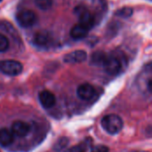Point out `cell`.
<instances>
[{
    "mask_svg": "<svg viewBox=\"0 0 152 152\" xmlns=\"http://www.w3.org/2000/svg\"><path fill=\"white\" fill-rule=\"evenodd\" d=\"M102 126L108 134H117L122 130L124 122L118 115L110 114L102 119Z\"/></svg>",
    "mask_w": 152,
    "mask_h": 152,
    "instance_id": "cell-1",
    "label": "cell"
},
{
    "mask_svg": "<svg viewBox=\"0 0 152 152\" xmlns=\"http://www.w3.org/2000/svg\"><path fill=\"white\" fill-rule=\"evenodd\" d=\"M74 13L78 17L79 23L86 27L88 30L94 26L95 18L85 5H77L74 9Z\"/></svg>",
    "mask_w": 152,
    "mask_h": 152,
    "instance_id": "cell-2",
    "label": "cell"
},
{
    "mask_svg": "<svg viewBox=\"0 0 152 152\" xmlns=\"http://www.w3.org/2000/svg\"><path fill=\"white\" fill-rule=\"evenodd\" d=\"M22 64L14 60H3L0 61V72L4 75L14 77L22 72Z\"/></svg>",
    "mask_w": 152,
    "mask_h": 152,
    "instance_id": "cell-3",
    "label": "cell"
},
{
    "mask_svg": "<svg viewBox=\"0 0 152 152\" xmlns=\"http://www.w3.org/2000/svg\"><path fill=\"white\" fill-rule=\"evenodd\" d=\"M16 20L20 27L30 28L37 22V16L31 10H22L17 13Z\"/></svg>",
    "mask_w": 152,
    "mask_h": 152,
    "instance_id": "cell-4",
    "label": "cell"
},
{
    "mask_svg": "<svg viewBox=\"0 0 152 152\" xmlns=\"http://www.w3.org/2000/svg\"><path fill=\"white\" fill-rule=\"evenodd\" d=\"M102 67L109 75H117L122 69V63L117 56H108Z\"/></svg>",
    "mask_w": 152,
    "mask_h": 152,
    "instance_id": "cell-5",
    "label": "cell"
},
{
    "mask_svg": "<svg viewBox=\"0 0 152 152\" xmlns=\"http://www.w3.org/2000/svg\"><path fill=\"white\" fill-rule=\"evenodd\" d=\"M87 59V53L86 51L84 50H76L73 52H70L69 53H67L64 58L63 61L66 63H69V64H73V63H81L84 62L85 61H86Z\"/></svg>",
    "mask_w": 152,
    "mask_h": 152,
    "instance_id": "cell-6",
    "label": "cell"
},
{
    "mask_svg": "<svg viewBox=\"0 0 152 152\" xmlns=\"http://www.w3.org/2000/svg\"><path fill=\"white\" fill-rule=\"evenodd\" d=\"M38 99L42 107L46 110L53 108L56 102L55 95L48 90H44L40 92V94H38Z\"/></svg>",
    "mask_w": 152,
    "mask_h": 152,
    "instance_id": "cell-7",
    "label": "cell"
},
{
    "mask_svg": "<svg viewBox=\"0 0 152 152\" xmlns=\"http://www.w3.org/2000/svg\"><path fill=\"white\" fill-rule=\"evenodd\" d=\"M11 131L14 136L22 138V137H25L30 132V126L28 124H27L24 121L17 120L12 123Z\"/></svg>",
    "mask_w": 152,
    "mask_h": 152,
    "instance_id": "cell-8",
    "label": "cell"
},
{
    "mask_svg": "<svg viewBox=\"0 0 152 152\" xmlns=\"http://www.w3.org/2000/svg\"><path fill=\"white\" fill-rule=\"evenodd\" d=\"M77 94L83 101H89L95 95V89L90 84H82L77 87Z\"/></svg>",
    "mask_w": 152,
    "mask_h": 152,
    "instance_id": "cell-9",
    "label": "cell"
},
{
    "mask_svg": "<svg viewBox=\"0 0 152 152\" xmlns=\"http://www.w3.org/2000/svg\"><path fill=\"white\" fill-rule=\"evenodd\" d=\"M52 40H53L52 35L47 31H41L37 33L33 39L34 44L41 47L48 46L52 43Z\"/></svg>",
    "mask_w": 152,
    "mask_h": 152,
    "instance_id": "cell-10",
    "label": "cell"
},
{
    "mask_svg": "<svg viewBox=\"0 0 152 152\" xmlns=\"http://www.w3.org/2000/svg\"><path fill=\"white\" fill-rule=\"evenodd\" d=\"M88 29L84 27L83 25H81L80 23L76 24L75 26H73V28L70 30V37L76 40H80L85 38L87 34H88Z\"/></svg>",
    "mask_w": 152,
    "mask_h": 152,
    "instance_id": "cell-11",
    "label": "cell"
},
{
    "mask_svg": "<svg viewBox=\"0 0 152 152\" xmlns=\"http://www.w3.org/2000/svg\"><path fill=\"white\" fill-rule=\"evenodd\" d=\"M14 141V135L12 131L7 128L0 129V145L3 147H7L11 145Z\"/></svg>",
    "mask_w": 152,
    "mask_h": 152,
    "instance_id": "cell-12",
    "label": "cell"
},
{
    "mask_svg": "<svg viewBox=\"0 0 152 152\" xmlns=\"http://www.w3.org/2000/svg\"><path fill=\"white\" fill-rule=\"evenodd\" d=\"M108 55L104 53V52H102V51H97L95 53H94L91 56V59H90V62L92 65H94V66H101L102 67L106 59H107Z\"/></svg>",
    "mask_w": 152,
    "mask_h": 152,
    "instance_id": "cell-13",
    "label": "cell"
},
{
    "mask_svg": "<svg viewBox=\"0 0 152 152\" xmlns=\"http://www.w3.org/2000/svg\"><path fill=\"white\" fill-rule=\"evenodd\" d=\"M89 147V140H86L76 146L67 149L64 152H86Z\"/></svg>",
    "mask_w": 152,
    "mask_h": 152,
    "instance_id": "cell-14",
    "label": "cell"
},
{
    "mask_svg": "<svg viewBox=\"0 0 152 152\" xmlns=\"http://www.w3.org/2000/svg\"><path fill=\"white\" fill-rule=\"evenodd\" d=\"M35 4L41 10L46 11L49 10L53 5L52 0H35Z\"/></svg>",
    "mask_w": 152,
    "mask_h": 152,
    "instance_id": "cell-15",
    "label": "cell"
},
{
    "mask_svg": "<svg viewBox=\"0 0 152 152\" xmlns=\"http://www.w3.org/2000/svg\"><path fill=\"white\" fill-rule=\"evenodd\" d=\"M116 15L121 18H129L133 15V9L131 7H123L116 12Z\"/></svg>",
    "mask_w": 152,
    "mask_h": 152,
    "instance_id": "cell-16",
    "label": "cell"
},
{
    "mask_svg": "<svg viewBox=\"0 0 152 152\" xmlns=\"http://www.w3.org/2000/svg\"><path fill=\"white\" fill-rule=\"evenodd\" d=\"M9 48V40L4 36L0 34V53H4L7 51Z\"/></svg>",
    "mask_w": 152,
    "mask_h": 152,
    "instance_id": "cell-17",
    "label": "cell"
},
{
    "mask_svg": "<svg viewBox=\"0 0 152 152\" xmlns=\"http://www.w3.org/2000/svg\"><path fill=\"white\" fill-rule=\"evenodd\" d=\"M90 152H110V150L107 146L104 145H96L94 146Z\"/></svg>",
    "mask_w": 152,
    "mask_h": 152,
    "instance_id": "cell-18",
    "label": "cell"
},
{
    "mask_svg": "<svg viewBox=\"0 0 152 152\" xmlns=\"http://www.w3.org/2000/svg\"><path fill=\"white\" fill-rule=\"evenodd\" d=\"M2 1H3V0H0V2H2Z\"/></svg>",
    "mask_w": 152,
    "mask_h": 152,
    "instance_id": "cell-19",
    "label": "cell"
}]
</instances>
